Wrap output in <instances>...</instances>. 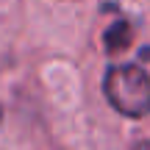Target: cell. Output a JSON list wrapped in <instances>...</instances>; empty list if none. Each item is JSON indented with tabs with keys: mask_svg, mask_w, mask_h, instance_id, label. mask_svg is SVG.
<instances>
[{
	"mask_svg": "<svg viewBox=\"0 0 150 150\" xmlns=\"http://www.w3.org/2000/svg\"><path fill=\"white\" fill-rule=\"evenodd\" d=\"M106 97L125 117L150 114V78L136 64L111 67L106 75Z\"/></svg>",
	"mask_w": 150,
	"mask_h": 150,
	"instance_id": "obj_1",
	"label": "cell"
},
{
	"mask_svg": "<svg viewBox=\"0 0 150 150\" xmlns=\"http://www.w3.org/2000/svg\"><path fill=\"white\" fill-rule=\"evenodd\" d=\"M128 42H131V28H128V22H117V25L108 28V33H106L108 50H122Z\"/></svg>",
	"mask_w": 150,
	"mask_h": 150,
	"instance_id": "obj_2",
	"label": "cell"
},
{
	"mask_svg": "<svg viewBox=\"0 0 150 150\" xmlns=\"http://www.w3.org/2000/svg\"><path fill=\"white\" fill-rule=\"evenodd\" d=\"M134 150H150V142H139V145H136Z\"/></svg>",
	"mask_w": 150,
	"mask_h": 150,
	"instance_id": "obj_3",
	"label": "cell"
}]
</instances>
